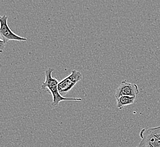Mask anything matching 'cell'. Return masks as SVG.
Segmentation results:
<instances>
[{
  "mask_svg": "<svg viewBox=\"0 0 160 147\" xmlns=\"http://www.w3.org/2000/svg\"><path fill=\"white\" fill-rule=\"evenodd\" d=\"M54 69L53 68H49L46 71V80L41 86L42 89L46 90L52 96V104L53 106H58L59 103L62 101H82L81 98L65 97L60 95L58 90L59 82L58 80L52 76V73Z\"/></svg>",
  "mask_w": 160,
  "mask_h": 147,
  "instance_id": "cell-1",
  "label": "cell"
},
{
  "mask_svg": "<svg viewBox=\"0 0 160 147\" xmlns=\"http://www.w3.org/2000/svg\"><path fill=\"white\" fill-rule=\"evenodd\" d=\"M140 136L142 140L136 147H160V126L142 129Z\"/></svg>",
  "mask_w": 160,
  "mask_h": 147,
  "instance_id": "cell-2",
  "label": "cell"
},
{
  "mask_svg": "<svg viewBox=\"0 0 160 147\" xmlns=\"http://www.w3.org/2000/svg\"><path fill=\"white\" fill-rule=\"evenodd\" d=\"M81 79H82V74L78 71L73 70L69 76L59 82L58 85L59 93L62 96L66 95Z\"/></svg>",
  "mask_w": 160,
  "mask_h": 147,
  "instance_id": "cell-3",
  "label": "cell"
},
{
  "mask_svg": "<svg viewBox=\"0 0 160 147\" xmlns=\"http://www.w3.org/2000/svg\"><path fill=\"white\" fill-rule=\"evenodd\" d=\"M8 17L6 15L1 16L0 22H1V27H0V35L1 38L6 41H26L27 38L22 37L19 35H17L14 32H12L8 26Z\"/></svg>",
  "mask_w": 160,
  "mask_h": 147,
  "instance_id": "cell-4",
  "label": "cell"
},
{
  "mask_svg": "<svg viewBox=\"0 0 160 147\" xmlns=\"http://www.w3.org/2000/svg\"><path fill=\"white\" fill-rule=\"evenodd\" d=\"M138 86L136 84L128 83L126 80L122 81L116 90L115 97L119 98L123 96H136L139 95Z\"/></svg>",
  "mask_w": 160,
  "mask_h": 147,
  "instance_id": "cell-5",
  "label": "cell"
},
{
  "mask_svg": "<svg viewBox=\"0 0 160 147\" xmlns=\"http://www.w3.org/2000/svg\"><path fill=\"white\" fill-rule=\"evenodd\" d=\"M136 97V96H123L119 98H116L117 107L118 109H122L124 107L133 104L135 101Z\"/></svg>",
  "mask_w": 160,
  "mask_h": 147,
  "instance_id": "cell-6",
  "label": "cell"
},
{
  "mask_svg": "<svg viewBox=\"0 0 160 147\" xmlns=\"http://www.w3.org/2000/svg\"><path fill=\"white\" fill-rule=\"evenodd\" d=\"M7 41L5 40H3L2 39H0V52L2 53L3 52V49L5 48V46L6 45Z\"/></svg>",
  "mask_w": 160,
  "mask_h": 147,
  "instance_id": "cell-7",
  "label": "cell"
}]
</instances>
